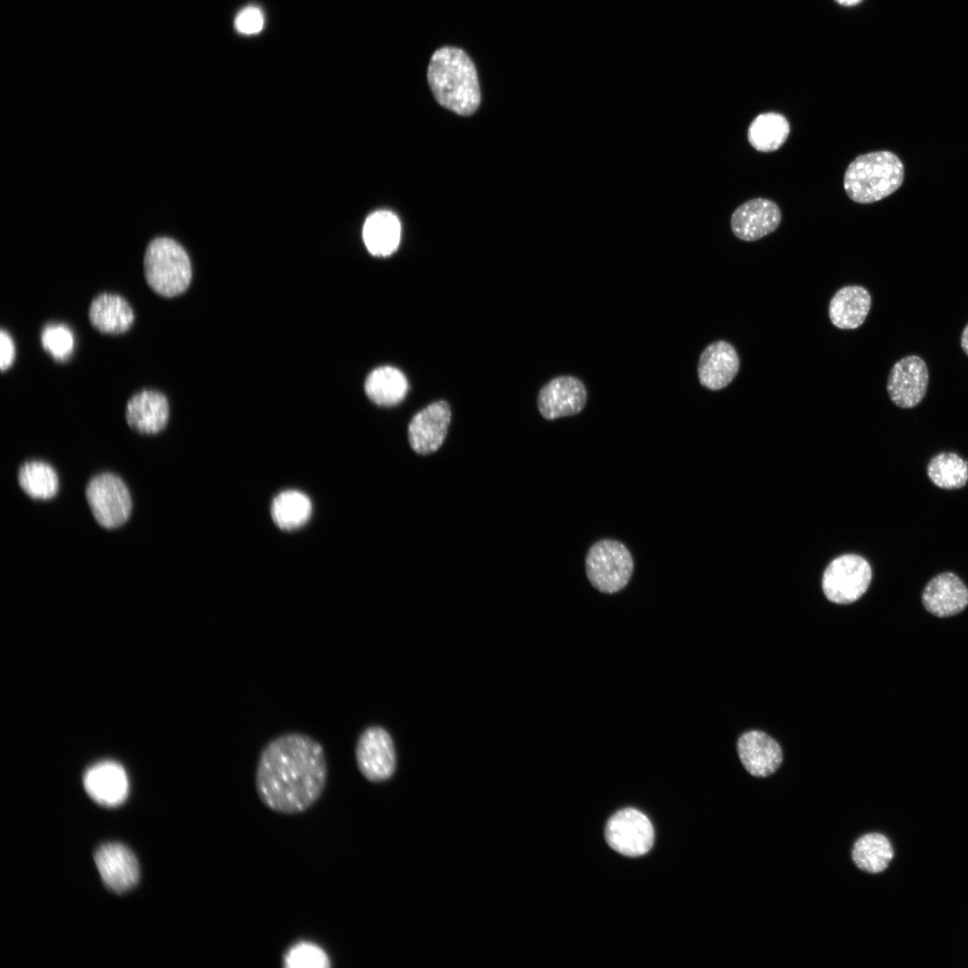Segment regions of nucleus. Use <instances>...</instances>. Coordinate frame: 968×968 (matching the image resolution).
Masks as SVG:
<instances>
[{"instance_id": "obj_1", "label": "nucleus", "mask_w": 968, "mask_h": 968, "mask_svg": "<svg viewBox=\"0 0 968 968\" xmlns=\"http://www.w3.org/2000/svg\"><path fill=\"white\" fill-rule=\"evenodd\" d=\"M323 746L305 733L288 732L262 749L255 774L258 799L272 812L298 815L311 808L326 786Z\"/></svg>"}, {"instance_id": "obj_2", "label": "nucleus", "mask_w": 968, "mask_h": 968, "mask_svg": "<svg viewBox=\"0 0 968 968\" xmlns=\"http://www.w3.org/2000/svg\"><path fill=\"white\" fill-rule=\"evenodd\" d=\"M428 82L436 100L462 116L473 114L480 103L475 65L461 48L443 47L434 52L428 67Z\"/></svg>"}, {"instance_id": "obj_3", "label": "nucleus", "mask_w": 968, "mask_h": 968, "mask_svg": "<svg viewBox=\"0 0 968 968\" xmlns=\"http://www.w3.org/2000/svg\"><path fill=\"white\" fill-rule=\"evenodd\" d=\"M904 169L900 159L888 151L856 157L843 177V187L855 203H871L882 200L902 185Z\"/></svg>"}, {"instance_id": "obj_4", "label": "nucleus", "mask_w": 968, "mask_h": 968, "mask_svg": "<svg viewBox=\"0 0 968 968\" xmlns=\"http://www.w3.org/2000/svg\"><path fill=\"white\" fill-rule=\"evenodd\" d=\"M144 276L157 294L171 298L189 286L192 268L186 250L169 238H157L148 245L143 260Z\"/></svg>"}, {"instance_id": "obj_5", "label": "nucleus", "mask_w": 968, "mask_h": 968, "mask_svg": "<svg viewBox=\"0 0 968 968\" xmlns=\"http://www.w3.org/2000/svg\"><path fill=\"white\" fill-rule=\"evenodd\" d=\"M586 574L597 590L614 593L624 588L633 573L634 562L627 548L614 540L593 544L586 557Z\"/></svg>"}, {"instance_id": "obj_6", "label": "nucleus", "mask_w": 968, "mask_h": 968, "mask_svg": "<svg viewBox=\"0 0 968 968\" xmlns=\"http://www.w3.org/2000/svg\"><path fill=\"white\" fill-rule=\"evenodd\" d=\"M86 499L96 522L106 529L123 525L132 511V499L125 482L116 474L95 475L86 486Z\"/></svg>"}, {"instance_id": "obj_7", "label": "nucleus", "mask_w": 968, "mask_h": 968, "mask_svg": "<svg viewBox=\"0 0 968 968\" xmlns=\"http://www.w3.org/2000/svg\"><path fill=\"white\" fill-rule=\"evenodd\" d=\"M872 570L868 561L854 554L843 555L826 567L822 580L825 597L832 602L848 604L868 590Z\"/></svg>"}, {"instance_id": "obj_8", "label": "nucleus", "mask_w": 968, "mask_h": 968, "mask_svg": "<svg viewBox=\"0 0 968 968\" xmlns=\"http://www.w3.org/2000/svg\"><path fill=\"white\" fill-rule=\"evenodd\" d=\"M605 837L618 853L637 857L645 854L653 844L654 831L649 818L641 811L627 808L616 812L607 822Z\"/></svg>"}, {"instance_id": "obj_9", "label": "nucleus", "mask_w": 968, "mask_h": 968, "mask_svg": "<svg viewBox=\"0 0 968 968\" xmlns=\"http://www.w3.org/2000/svg\"><path fill=\"white\" fill-rule=\"evenodd\" d=\"M355 759L367 781L380 782L389 779L395 770L396 757L388 731L379 726L364 730L356 743Z\"/></svg>"}, {"instance_id": "obj_10", "label": "nucleus", "mask_w": 968, "mask_h": 968, "mask_svg": "<svg viewBox=\"0 0 968 968\" xmlns=\"http://www.w3.org/2000/svg\"><path fill=\"white\" fill-rule=\"evenodd\" d=\"M929 384V370L919 356L910 355L898 360L890 370L886 389L891 401L898 407L911 409L924 398Z\"/></svg>"}, {"instance_id": "obj_11", "label": "nucleus", "mask_w": 968, "mask_h": 968, "mask_svg": "<svg viewBox=\"0 0 968 968\" xmlns=\"http://www.w3.org/2000/svg\"><path fill=\"white\" fill-rule=\"evenodd\" d=\"M95 863L105 885L121 894L132 889L140 877L139 864L133 851L122 843H107L95 852Z\"/></svg>"}, {"instance_id": "obj_12", "label": "nucleus", "mask_w": 968, "mask_h": 968, "mask_svg": "<svg viewBox=\"0 0 968 968\" xmlns=\"http://www.w3.org/2000/svg\"><path fill=\"white\" fill-rule=\"evenodd\" d=\"M450 420V407L445 401L435 402L419 411L408 428L412 450L426 455L439 449L446 436Z\"/></svg>"}, {"instance_id": "obj_13", "label": "nucleus", "mask_w": 968, "mask_h": 968, "mask_svg": "<svg viewBox=\"0 0 968 968\" xmlns=\"http://www.w3.org/2000/svg\"><path fill=\"white\" fill-rule=\"evenodd\" d=\"M586 400L584 385L574 376H562L550 380L540 389L538 408L543 418L555 419L579 413Z\"/></svg>"}, {"instance_id": "obj_14", "label": "nucleus", "mask_w": 968, "mask_h": 968, "mask_svg": "<svg viewBox=\"0 0 968 968\" xmlns=\"http://www.w3.org/2000/svg\"><path fill=\"white\" fill-rule=\"evenodd\" d=\"M782 214L779 206L765 198H755L739 206L731 215L733 234L744 241H756L774 232Z\"/></svg>"}, {"instance_id": "obj_15", "label": "nucleus", "mask_w": 968, "mask_h": 968, "mask_svg": "<svg viewBox=\"0 0 968 968\" xmlns=\"http://www.w3.org/2000/svg\"><path fill=\"white\" fill-rule=\"evenodd\" d=\"M737 748L742 765L754 777L773 774L782 762L781 747L763 731L745 732L739 737Z\"/></svg>"}, {"instance_id": "obj_16", "label": "nucleus", "mask_w": 968, "mask_h": 968, "mask_svg": "<svg viewBox=\"0 0 968 968\" xmlns=\"http://www.w3.org/2000/svg\"><path fill=\"white\" fill-rule=\"evenodd\" d=\"M88 795L106 807L122 804L128 794V778L124 768L116 762L104 761L89 768L83 777Z\"/></svg>"}, {"instance_id": "obj_17", "label": "nucleus", "mask_w": 968, "mask_h": 968, "mask_svg": "<svg viewBox=\"0 0 968 968\" xmlns=\"http://www.w3.org/2000/svg\"><path fill=\"white\" fill-rule=\"evenodd\" d=\"M922 604L931 614L944 618L956 615L968 605V588L954 573L934 576L925 586Z\"/></svg>"}, {"instance_id": "obj_18", "label": "nucleus", "mask_w": 968, "mask_h": 968, "mask_svg": "<svg viewBox=\"0 0 968 968\" xmlns=\"http://www.w3.org/2000/svg\"><path fill=\"white\" fill-rule=\"evenodd\" d=\"M739 359L735 348L725 341L709 344L701 353L698 361L700 384L713 391L726 387L736 376Z\"/></svg>"}, {"instance_id": "obj_19", "label": "nucleus", "mask_w": 968, "mask_h": 968, "mask_svg": "<svg viewBox=\"0 0 968 968\" xmlns=\"http://www.w3.org/2000/svg\"><path fill=\"white\" fill-rule=\"evenodd\" d=\"M169 416L167 397L155 390H143L134 394L125 406L128 426L141 434L159 433L166 427Z\"/></svg>"}, {"instance_id": "obj_20", "label": "nucleus", "mask_w": 968, "mask_h": 968, "mask_svg": "<svg viewBox=\"0 0 968 968\" xmlns=\"http://www.w3.org/2000/svg\"><path fill=\"white\" fill-rule=\"evenodd\" d=\"M870 307L871 296L868 290L858 285L845 286L833 296L828 315L835 327L851 330L864 323Z\"/></svg>"}, {"instance_id": "obj_21", "label": "nucleus", "mask_w": 968, "mask_h": 968, "mask_svg": "<svg viewBox=\"0 0 968 968\" xmlns=\"http://www.w3.org/2000/svg\"><path fill=\"white\" fill-rule=\"evenodd\" d=\"M89 320L99 332L116 335L130 329L134 314L123 297L113 293H101L96 296L90 305Z\"/></svg>"}, {"instance_id": "obj_22", "label": "nucleus", "mask_w": 968, "mask_h": 968, "mask_svg": "<svg viewBox=\"0 0 968 968\" xmlns=\"http://www.w3.org/2000/svg\"><path fill=\"white\" fill-rule=\"evenodd\" d=\"M401 226L397 217L388 211L370 214L363 227L365 245L374 255L386 256L393 253L400 243Z\"/></svg>"}, {"instance_id": "obj_23", "label": "nucleus", "mask_w": 968, "mask_h": 968, "mask_svg": "<svg viewBox=\"0 0 968 968\" xmlns=\"http://www.w3.org/2000/svg\"><path fill=\"white\" fill-rule=\"evenodd\" d=\"M408 390V381L403 373L390 366L373 370L365 383L367 395L373 402L380 406L398 404L404 399Z\"/></svg>"}, {"instance_id": "obj_24", "label": "nucleus", "mask_w": 968, "mask_h": 968, "mask_svg": "<svg viewBox=\"0 0 968 968\" xmlns=\"http://www.w3.org/2000/svg\"><path fill=\"white\" fill-rule=\"evenodd\" d=\"M851 857L853 864L860 870L877 874L888 867L894 857V850L884 834L868 833L853 843Z\"/></svg>"}, {"instance_id": "obj_25", "label": "nucleus", "mask_w": 968, "mask_h": 968, "mask_svg": "<svg viewBox=\"0 0 968 968\" xmlns=\"http://www.w3.org/2000/svg\"><path fill=\"white\" fill-rule=\"evenodd\" d=\"M790 134L787 118L776 112L757 115L748 129V140L758 151L771 152L778 150Z\"/></svg>"}, {"instance_id": "obj_26", "label": "nucleus", "mask_w": 968, "mask_h": 968, "mask_svg": "<svg viewBox=\"0 0 968 968\" xmlns=\"http://www.w3.org/2000/svg\"><path fill=\"white\" fill-rule=\"evenodd\" d=\"M18 482L29 497L44 500L55 497L59 486L56 471L41 461L23 463L18 471Z\"/></svg>"}, {"instance_id": "obj_27", "label": "nucleus", "mask_w": 968, "mask_h": 968, "mask_svg": "<svg viewBox=\"0 0 968 968\" xmlns=\"http://www.w3.org/2000/svg\"><path fill=\"white\" fill-rule=\"evenodd\" d=\"M312 506L309 498L298 490L280 493L272 505L274 523L283 530H294L305 524L310 517Z\"/></svg>"}, {"instance_id": "obj_28", "label": "nucleus", "mask_w": 968, "mask_h": 968, "mask_svg": "<svg viewBox=\"0 0 968 968\" xmlns=\"http://www.w3.org/2000/svg\"><path fill=\"white\" fill-rule=\"evenodd\" d=\"M927 473L938 488H960L968 481V462L955 453H940L928 463Z\"/></svg>"}, {"instance_id": "obj_29", "label": "nucleus", "mask_w": 968, "mask_h": 968, "mask_svg": "<svg viewBox=\"0 0 968 968\" xmlns=\"http://www.w3.org/2000/svg\"><path fill=\"white\" fill-rule=\"evenodd\" d=\"M283 964L289 968H328L331 962L326 952L318 945L300 941L291 946L283 955Z\"/></svg>"}, {"instance_id": "obj_30", "label": "nucleus", "mask_w": 968, "mask_h": 968, "mask_svg": "<svg viewBox=\"0 0 968 968\" xmlns=\"http://www.w3.org/2000/svg\"><path fill=\"white\" fill-rule=\"evenodd\" d=\"M40 341L43 349L56 361L66 360L73 350V334L64 324L46 325L41 332Z\"/></svg>"}, {"instance_id": "obj_31", "label": "nucleus", "mask_w": 968, "mask_h": 968, "mask_svg": "<svg viewBox=\"0 0 968 968\" xmlns=\"http://www.w3.org/2000/svg\"><path fill=\"white\" fill-rule=\"evenodd\" d=\"M264 26V15L261 10L255 6L244 8L236 17L235 27L243 34H255L259 32Z\"/></svg>"}, {"instance_id": "obj_32", "label": "nucleus", "mask_w": 968, "mask_h": 968, "mask_svg": "<svg viewBox=\"0 0 968 968\" xmlns=\"http://www.w3.org/2000/svg\"><path fill=\"white\" fill-rule=\"evenodd\" d=\"M0 367L4 372L13 365L15 357L13 341L11 335L4 329H2L0 333Z\"/></svg>"}, {"instance_id": "obj_33", "label": "nucleus", "mask_w": 968, "mask_h": 968, "mask_svg": "<svg viewBox=\"0 0 968 968\" xmlns=\"http://www.w3.org/2000/svg\"><path fill=\"white\" fill-rule=\"evenodd\" d=\"M961 347L964 353L968 356V324L964 328L961 335Z\"/></svg>"}, {"instance_id": "obj_34", "label": "nucleus", "mask_w": 968, "mask_h": 968, "mask_svg": "<svg viewBox=\"0 0 968 968\" xmlns=\"http://www.w3.org/2000/svg\"><path fill=\"white\" fill-rule=\"evenodd\" d=\"M838 4L844 6H853L860 3L862 0H834Z\"/></svg>"}]
</instances>
